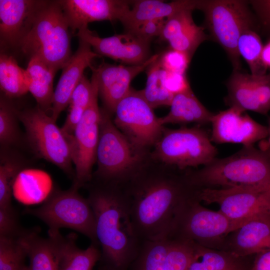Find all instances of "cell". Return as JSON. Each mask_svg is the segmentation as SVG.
Wrapping results in <instances>:
<instances>
[{
	"label": "cell",
	"mask_w": 270,
	"mask_h": 270,
	"mask_svg": "<svg viewBox=\"0 0 270 270\" xmlns=\"http://www.w3.org/2000/svg\"><path fill=\"white\" fill-rule=\"evenodd\" d=\"M148 158L120 185L142 242L170 239L182 206L198 190L189 184L186 172L177 174L172 166L158 161L148 164Z\"/></svg>",
	"instance_id": "6da1fadb"
},
{
	"label": "cell",
	"mask_w": 270,
	"mask_h": 270,
	"mask_svg": "<svg viewBox=\"0 0 270 270\" xmlns=\"http://www.w3.org/2000/svg\"><path fill=\"white\" fill-rule=\"evenodd\" d=\"M88 199L95 217L101 251L99 263L113 270H128L142 242L121 186L94 181L89 186Z\"/></svg>",
	"instance_id": "7a4b0ae2"
},
{
	"label": "cell",
	"mask_w": 270,
	"mask_h": 270,
	"mask_svg": "<svg viewBox=\"0 0 270 270\" xmlns=\"http://www.w3.org/2000/svg\"><path fill=\"white\" fill-rule=\"evenodd\" d=\"M70 32L58 0H42L18 48L30 58H37L57 72L72 55Z\"/></svg>",
	"instance_id": "3957f363"
},
{
	"label": "cell",
	"mask_w": 270,
	"mask_h": 270,
	"mask_svg": "<svg viewBox=\"0 0 270 270\" xmlns=\"http://www.w3.org/2000/svg\"><path fill=\"white\" fill-rule=\"evenodd\" d=\"M197 189L254 186L270 181V156L252 146L223 158H215L201 169L186 172Z\"/></svg>",
	"instance_id": "277c9868"
},
{
	"label": "cell",
	"mask_w": 270,
	"mask_h": 270,
	"mask_svg": "<svg viewBox=\"0 0 270 270\" xmlns=\"http://www.w3.org/2000/svg\"><path fill=\"white\" fill-rule=\"evenodd\" d=\"M148 154L135 148L116 126L110 114L101 110L96 154L98 167L92 175L95 181L122 185L140 169Z\"/></svg>",
	"instance_id": "5b68a950"
},
{
	"label": "cell",
	"mask_w": 270,
	"mask_h": 270,
	"mask_svg": "<svg viewBox=\"0 0 270 270\" xmlns=\"http://www.w3.org/2000/svg\"><path fill=\"white\" fill-rule=\"evenodd\" d=\"M78 189L72 185L66 190H54L40 206L26 208L24 212L43 222L48 226V231L70 228L100 246L93 210L88 199L79 194Z\"/></svg>",
	"instance_id": "8992f818"
},
{
	"label": "cell",
	"mask_w": 270,
	"mask_h": 270,
	"mask_svg": "<svg viewBox=\"0 0 270 270\" xmlns=\"http://www.w3.org/2000/svg\"><path fill=\"white\" fill-rule=\"evenodd\" d=\"M248 4V1L239 0H200L198 9L204 12L206 26L226 52L234 71L241 68L238 39L244 31L254 30V21Z\"/></svg>",
	"instance_id": "52a82bcc"
},
{
	"label": "cell",
	"mask_w": 270,
	"mask_h": 270,
	"mask_svg": "<svg viewBox=\"0 0 270 270\" xmlns=\"http://www.w3.org/2000/svg\"><path fill=\"white\" fill-rule=\"evenodd\" d=\"M200 202L198 194L186 202L176 218L170 239H182L222 250L228 236L243 224L219 210L204 207Z\"/></svg>",
	"instance_id": "ba28073f"
},
{
	"label": "cell",
	"mask_w": 270,
	"mask_h": 270,
	"mask_svg": "<svg viewBox=\"0 0 270 270\" xmlns=\"http://www.w3.org/2000/svg\"><path fill=\"white\" fill-rule=\"evenodd\" d=\"M154 148L150 154L152 159L180 170L205 166L217 154L206 131L199 127L164 128Z\"/></svg>",
	"instance_id": "9c48e42d"
},
{
	"label": "cell",
	"mask_w": 270,
	"mask_h": 270,
	"mask_svg": "<svg viewBox=\"0 0 270 270\" xmlns=\"http://www.w3.org/2000/svg\"><path fill=\"white\" fill-rule=\"evenodd\" d=\"M16 114L35 154L74 178L70 145L56 122L38 106L22 111L16 110Z\"/></svg>",
	"instance_id": "30bf717a"
},
{
	"label": "cell",
	"mask_w": 270,
	"mask_h": 270,
	"mask_svg": "<svg viewBox=\"0 0 270 270\" xmlns=\"http://www.w3.org/2000/svg\"><path fill=\"white\" fill-rule=\"evenodd\" d=\"M114 123L138 150L148 152L164 128L139 90L131 88L116 105Z\"/></svg>",
	"instance_id": "8fae6325"
},
{
	"label": "cell",
	"mask_w": 270,
	"mask_h": 270,
	"mask_svg": "<svg viewBox=\"0 0 270 270\" xmlns=\"http://www.w3.org/2000/svg\"><path fill=\"white\" fill-rule=\"evenodd\" d=\"M91 80L94 84V91L90 103L73 135L67 140L75 166L73 185L78 188L92 178V168L96 162L100 136L101 110L98 102V90L92 75Z\"/></svg>",
	"instance_id": "7c38bea8"
},
{
	"label": "cell",
	"mask_w": 270,
	"mask_h": 270,
	"mask_svg": "<svg viewBox=\"0 0 270 270\" xmlns=\"http://www.w3.org/2000/svg\"><path fill=\"white\" fill-rule=\"evenodd\" d=\"M198 198L200 202L217 204L219 211L242 224L256 218H270V195L246 186L202 188Z\"/></svg>",
	"instance_id": "4fadbf2b"
},
{
	"label": "cell",
	"mask_w": 270,
	"mask_h": 270,
	"mask_svg": "<svg viewBox=\"0 0 270 270\" xmlns=\"http://www.w3.org/2000/svg\"><path fill=\"white\" fill-rule=\"evenodd\" d=\"M76 35L78 39L88 43L100 56H107L131 65L142 64L151 56L150 42L130 32L102 38L86 26L78 30Z\"/></svg>",
	"instance_id": "5bb4252c"
},
{
	"label": "cell",
	"mask_w": 270,
	"mask_h": 270,
	"mask_svg": "<svg viewBox=\"0 0 270 270\" xmlns=\"http://www.w3.org/2000/svg\"><path fill=\"white\" fill-rule=\"evenodd\" d=\"M244 111L234 106L214 114L211 140L217 143L253 144L269 134V129L259 124Z\"/></svg>",
	"instance_id": "9a60e30c"
},
{
	"label": "cell",
	"mask_w": 270,
	"mask_h": 270,
	"mask_svg": "<svg viewBox=\"0 0 270 270\" xmlns=\"http://www.w3.org/2000/svg\"><path fill=\"white\" fill-rule=\"evenodd\" d=\"M159 54L152 56L144 62L125 66L102 62L96 68L90 66L98 84L106 110L114 113L116 107L130 91L132 80L156 60Z\"/></svg>",
	"instance_id": "2e32d148"
},
{
	"label": "cell",
	"mask_w": 270,
	"mask_h": 270,
	"mask_svg": "<svg viewBox=\"0 0 270 270\" xmlns=\"http://www.w3.org/2000/svg\"><path fill=\"white\" fill-rule=\"evenodd\" d=\"M72 33L88 26L90 22L120 21L130 9L132 1L120 0H60Z\"/></svg>",
	"instance_id": "e0dca14e"
},
{
	"label": "cell",
	"mask_w": 270,
	"mask_h": 270,
	"mask_svg": "<svg viewBox=\"0 0 270 270\" xmlns=\"http://www.w3.org/2000/svg\"><path fill=\"white\" fill-rule=\"evenodd\" d=\"M97 57L100 56L88 43L79 39L78 48L62 68L54 91L50 116L56 122L68 106L73 92L84 75V70L92 66V60Z\"/></svg>",
	"instance_id": "ac0fdd59"
},
{
	"label": "cell",
	"mask_w": 270,
	"mask_h": 270,
	"mask_svg": "<svg viewBox=\"0 0 270 270\" xmlns=\"http://www.w3.org/2000/svg\"><path fill=\"white\" fill-rule=\"evenodd\" d=\"M42 0H0L1 46L18 48Z\"/></svg>",
	"instance_id": "d6986e66"
},
{
	"label": "cell",
	"mask_w": 270,
	"mask_h": 270,
	"mask_svg": "<svg viewBox=\"0 0 270 270\" xmlns=\"http://www.w3.org/2000/svg\"><path fill=\"white\" fill-rule=\"evenodd\" d=\"M192 12L183 10L168 18L160 36V40L168 43L170 48L185 52L191 58L200 45L208 39L204 27L194 22Z\"/></svg>",
	"instance_id": "ffe728a7"
},
{
	"label": "cell",
	"mask_w": 270,
	"mask_h": 270,
	"mask_svg": "<svg viewBox=\"0 0 270 270\" xmlns=\"http://www.w3.org/2000/svg\"><path fill=\"white\" fill-rule=\"evenodd\" d=\"M270 250V218L248 221L226 237L222 250L247 257Z\"/></svg>",
	"instance_id": "44dd1931"
},
{
	"label": "cell",
	"mask_w": 270,
	"mask_h": 270,
	"mask_svg": "<svg viewBox=\"0 0 270 270\" xmlns=\"http://www.w3.org/2000/svg\"><path fill=\"white\" fill-rule=\"evenodd\" d=\"M200 0H179L164 2L160 0H139L120 20L126 32H130L140 24L154 19L166 18L185 10L199 8Z\"/></svg>",
	"instance_id": "7402d4cb"
},
{
	"label": "cell",
	"mask_w": 270,
	"mask_h": 270,
	"mask_svg": "<svg viewBox=\"0 0 270 270\" xmlns=\"http://www.w3.org/2000/svg\"><path fill=\"white\" fill-rule=\"evenodd\" d=\"M48 234L56 245L58 270H94L101 258L99 246L91 243L86 249H81L76 244L74 234L64 236L60 231H48Z\"/></svg>",
	"instance_id": "603a6c76"
},
{
	"label": "cell",
	"mask_w": 270,
	"mask_h": 270,
	"mask_svg": "<svg viewBox=\"0 0 270 270\" xmlns=\"http://www.w3.org/2000/svg\"><path fill=\"white\" fill-rule=\"evenodd\" d=\"M170 106L169 112L159 118L162 126L192 122L205 124L210 122L214 114L200 102L192 89L174 95Z\"/></svg>",
	"instance_id": "cb8c5ba5"
},
{
	"label": "cell",
	"mask_w": 270,
	"mask_h": 270,
	"mask_svg": "<svg viewBox=\"0 0 270 270\" xmlns=\"http://www.w3.org/2000/svg\"><path fill=\"white\" fill-rule=\"evenodd\" d=\"M193 244V253L187 270H250L252 266L248 256Z\"/></svg>",
	"instance_id": "d4e9b609"
},
{
	"label": "cell",
	"mask_w": 270,
	"mask_h": 270,
	"mask_svg": "<svg viewBox=\"0 0 270 270\" xmlns=\"http://www.w3.org/2000/svg\"><path fill=\"white\" fill-rule=\"evenodd\" d=\"M26 70L29 80V92L38 106L48 114L52 111L54 91L53 82L56 71L36 57L30 58Z\"/></svg>",
	"instance_id": "484cf974"
},
{
	"label": "cell",
	"mask_w": 270,
	"mask_h": 270,
	"mask_svg": "<svg viewBox=\"0 0 270 270\" xmlns=\"http://www.w3.org/2000/svg\"><path fill=\"white\" fill-rule=\"evenodd\" d=\"M26 250L29 270H58V258L54 239L38 235L35 230H26L20 236Z\"/></svg>",
	"instance_id": "4316f807"
},
{
	"label": "cell",
	"mask_w": 270,
	"mask_h": 270,
	"mask_svg": "<svg viewBox=\"0 0 270 270\" xmlns=\"http://www.w3.org/2000/svg\"><path fill=\"white\" fill-rule=\"evenodd\" d=\"M227 102L230 106L243 111L250 110L262 114L254 88L251 74L234 71L227 82Z\"/></svg>",
	"instance_id": "83f0119b"
},
{
	"label": "cell",
	"mask_w": 270,
	"mask_h": 270,
	"mask_svg": "<svg viewBox=\"0 0 270 270\" xmlns=\"http://www.w3.org/2000/svg\"><path fill=\"white\" fill-rule=\"evenodd\" d=\"M0 87L10 98L18 97L29 92L26 70L20 66L12 56L4 54L0 56Z\"/></svg>",
	"instance_id": "f1b7e54d"
},
{
	"label": "cell",
	"mask_w": 270,
	"mask_h": 270,
	"mask_svg": "<svg viewBox=\"0 0 270 270\" xmlns=\"http://www.w3.org/2000/svg\"><path fill=\"white\" fill-rule=\"evenodd\" d=\"M94 84L84 75L71 96L68 114L61 128L66 139L72 136L91 100Z\"/></svg>",
	"instance_id": "f546056e"
},
{
	"label": "cell",
	"mask_w": 270,
	"mask_h": 270,
	"mask_svg": "<svg viewBox=\"0 0 270 270\" xmlns=\"http://www.w3.org/2000/svg\"><path fill=\"white\" fill-rule=\"evenodd\" d=\"M148 68L146 86L139 90L140 92L153 108L163 106H170L174 96L166 87L167 72L160 66L158 58Z\"/></svg>",
	"instance_id": "4dcf8cb0"
},
{
	"label": "cell",
	"mask_w": 270,
	"mask_h": 270,
	"mask_svg": "<svg viewBox=\"0 0 270 270\" xmlns=\"http://www.w3.org/2000/svg\"><path fill=\"white\" fill-rule=\"evenodd\" d=\"M170 239L142 242L128 270H164Z\"/></svg>",
	"instance_id": "1f68e13d"
},
{
	"label": "cell",
	"mask_w": 270,
	"mask_h": 270,
	"mask_svg": "<svg viewBox=\"0 0 270 270\" xmlns=\"http://www.w3.org/2000/svg\"><path fill=\"white\" fill-rule=\"evenodd\" d=\"M263 45L260 36L253 30L244 31L238 42V51L248 64L251 74L261 76L266 74L267 68L262 60Z\"/></svg>",
	"instance_id": "d6a6232c"
},
{
	"label": "cell",
	"mask_w": 270,
	"mask_h": 270,
	"mask_svg": "<svg viewBox=\"0 0 270 270\" xmlns=\"http://www.w3.org/2000/svg\"><path fill=\"white\" fill-rule=\"evenodd\" d=\"M26 250L20 237L0 238V270H29Z\"/></svg>",
	"instance_id": "836d02e7"
},
{
	"label": "cell",
	"mask_w": 270,
	"mask_h": 270,
	"mask_svg": "<svg viewBox=\"0 0 270 270\" xmlns=\"http://www.w3.org/2000/svg\"><path fill=\"white\" fill-rule=\"evenodd\" d=\"M1 154L0 164V208L12 206V188L22 165L12 158Z\"/></svg>",
	"instance_id": "e575fe53"
},
{
	"label": "cell",
	"mask_w": 270,
	"mask_h": 270,
	"mask_svg": "<svg viewBox=\"0 0 270 270\" xmlns=\"http://www.w3.org/2000/svg\"><path fill=\"white\" fill-rule=\"evenodd\" d=\"M16 110L3 98L0 102V142L6 148L18 143L19 132Z\"/></svg>",
	"instance_id": "d590c367"
},
{
	"label": "cell",
	"mask_w": 270,
	"mask_h": 270,
	"mask_svg": "<svg viewBox=\"0 0 270 270\" xmlns=\"http://www.w3.org/2000/svg\"><path fill=\"white\" fill-rule=\"evenodd\" d=\"M194 250L192 242L171 238L166 254L164 270H187Z\"/></svg>",
	"instance_id": "8d00e7d4"
},
{
	"label": "cell",
	"mask_w": 270,
	"mask_h": 270,
	"mask_svg": "<svg viewBox=\"0 0 270 270\" xmlns=\"http://www.w3.org/2000/svg\"><path fill=\"white\" fill-rule=\"evenodd\" d=\"M26 231L20 226L12 206L0 208V238H18Z\"/></svg>",
	"instance_id": "74e56055"
},
{
	"label": "cell",
	"mask_w": 270,
	"mask_h": 270,
	"mask_svg": "<svg viewBox=\"0 0 270 270\" xmlns=\"http://www.w3.org/2000/svg\"><path fill=\"white\" fill-rule=\"evenodd\" d=\"M191 58L185 52L170 48L159 54L158 61L168 72L186 74Z\"/></svg>",
	"instance_id": "f35d334b"
},
{
	"label": "cell",
	"mask_w": 270,
	"mask_h": 270,
	"mask_svg": "<svg viewBox=\"0 0 270 270\" xmlns=\"http://www.w3.org/2000/svg\"><path fill=\"white\" fill-rule=\"evenodd\" d=\"M252 76L257 100L262 114H265L270 110V74L252 75Z\"/></svg>",
	"instance_id": "ab89813d"
},
{
	"label": "cell",
	"mask_w": 270,
	"mask_h": 270,
	"mask_svg": "<svg viewBox=\"0 0 270 270\" xmlns=\"http://www.w3.org/2000/svg\"><path fill=\"white\" fill-rule=\"evenodd\" d=\"M166 18H158L144 22L130 32L137 37L148 42L152 38L160 36L166 22Z\"/></svg>",
	"instance_id": "60d3db41"
},
{
	"label": "cell",
	"mask_w": 270,
	"mask_h": 270,
	"mask_svg": "<svg viewBox=\"0 0 270 270\" xmlns=\"http://www.w3.org/2000/svg\"><path fill=\"white\" fill-rule=\"evenodd\" d=\"M165 85L168 92L174 96L191 89L186 74L168 72Z\"/></svg>",
	"instance_id": "b9f144b4"
},
{
	"label": "cell",
	"mask_w": 270,
	"mask_h": 270,
	"mask_svg": "<svg viewBox=\"0 0 270 270\" xmlns=\"http://www.w3.org/2000/svg\"><path fill=\"white\" fill-rule=\"evenodd\" d=\"M248 2L261 24L270 32V0H254Z\"/></svg>",
	"instance_id": "7bdbcfd3"
},
{
	"label": "cell",
	"mask_w": 270,
	"mask_h": 270,
	"mask_svg": "<svg viewBox=\"0 0 270 270\" xmlns=\"http://www.w3.org/2000/svg\"><path fill=\"white\" fill-rule=\"evenodd\" d=\"M250 270H270V250L255 255Z\"/></svg>",
	"instance_id": "ee69618b"
},
{
	"label": "cell",
	"mask_w": 270,
	"mask_h": 270,
	"mask_svg": "<svg viewBox=\"0 0 270 270\" xmlns=\"http://www.w3.org/2000/svg\"><path fill=\"white\" fill-rule=\"evenodd\" d=\"M262 60L264 66L267 68H270V41L263 47Z\"/></svg>",
	"instance_id": "f6af8a7d"
},
{
	"label": "cell",
	"mask_w": 270,
	"mask_h": 270,
	"mask_svg": "<svg viewBox=\"0 0 270 270\" xmlns=\"http://www.w3.org/2000/svg\"><path fill=\"white\" fill-rule=\"evenodd\" d=\"M246 187L252 190L270 195V181L261 184Z\"/></svg>",
	"instance_id": "bcb514c9"
},
{
	"label": "cell",
	"mask_w": 270,
	"mask_h": 270,
	"mask_svg": "<svg viewBox=\"0 0 270 270\" xmlns=\"http://www.w3.org/2000/svg\"><path fill=\"white\" fill-rule=\"evenodd\" d=\"M100 264H99V266L97 269V270H113L111 268H110L102 264H101L100 263H99Z\"/></svg>",
	"instance_id": "7dc6e473"
},
{
	"label": "cell",
	"mask_w": 270,
	"mask_h": 270,
	"mask_svg": "<svg viewBox=\"0 0 270 270\" xmlns=\"http://www.w3.org/2000/svg\"><path fill=\"white\" fill-rule=\"evenodd\" d=\"M269 134L270 135V128L269 130ZM269 142H270V138H269Z\"/></svg>",
	"instance_id": "c3c4849f"
}]
</instances>
